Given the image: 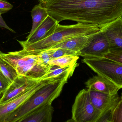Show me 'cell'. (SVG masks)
Returning a JSON list of instances; mask_svg holds the SVG:
<instances>
[{"mask_svg": "<svg viewBox=\"0 0 122 122\" xmlns=\"http://www.w3.org/2000/svg\"><path fill=\"white\" fill-rule=\"evenodd\" d=\"M41 80L18 76L0 97V104L7 102L29 90Z\"/></svg>", "mask_w": 122, "mask_h": 122, "instance_id": "9c48e42d", "label": "cell"}, {"mask_svg": "<svg viewBox=\"0 0 122 122\" xmlns=\"http://www.w3.org/2000/svg\"><path fill=\"white\" fill-rule=\"evenodd\" d=\"M0 70L7 79L9 85L18 76L15 69L8 62L0 57Z\"/></svg>", "mask_w": 122, "mask_h": 122, "instance_id": "ac0fdd59", "label": "cell"}, {"mask_svg": "<svg viewBox=\"0 0 122 122\" xmlns=\"http://www.w3.org/2000/svg\"><path fill=\"white\" fill-rule=\"evenodd\" d=\"M101 29L107 36L110 49L122 48V16Z\"/></svg>", "mask_w": 122, "mask_h": 122, "instance_id": "7c38bea8", "label": "cell"}, {"mask_svg": "<svg viewBox=\"0 0 122 122\" xmlns=\"http://www.w3.org/2000/svg\"><path fill=\"white\" fill-rule=\"evenodd\" d=\"M9 85L8 80L0 70V97Z\"/></svg>", "mask_w": 122, "mask_h": 122, "instance_id": "d4e9b609", "label": "cell"}, {"mask_svg": "<svg viewBox=\"0 0 122 122\" xmlns=\"http://www.w3.org/2000/svg\"><path fill=\"white\" fill-rule=\"evenodd\" d=\"M48 15L47 10L41 4L39 3L33 7L31 11L33 20L32 28L28 36H30L33 33Z\"/></svg>", "mask_w": 122, "mask_h": 122, "instance_id": "e0dca14e", "label": "cell"}, {"mask_svg": "<svg viewBox=\"0 0 122 122\" xmlns=\"http://www.w3.org/2000/svg\"><path fill=\"white\" fill-rule=\"evenodd\" d=\"M79 59V56L69 55L52 59L50 61L48 64L50 66H57L60 67H65L76 63Z\"/></svg>", "mask_w": 122, "mask_h": 122, "instance_id": "d6986e66", "label": "cell"}, {"mask_svg": "<svg viewBox=\"0 0 122 122\" xmlns=\"http://www.w3.org/2000/svg\"><path fill=\"white\" fill-rule=\"evenodd\" d=\"M13 6L5 0H0V13L1 14L7 13L12 9Z\"/></svg>", "mask_w": 122, "mask_h": 122, "instance_id": "484cf974", "label": "cell"}, {"mask_svg": "<svg viewBox=\"0 0 122 122\" xmlns=\"http://www.w3.org/2000/svg\"><path fill=\"white\" fill-rule=\"evenodd\" d=\"M51 0H38L39 2V3L41 4L42 5L46 4L47 3Z\"/></svg>", "mask_w": 122, "mask_h": 122, "instance_id": "83f0119b", "label": "cell"}, {"mask_svg": "<svg viewBox=\"0 0 122 122\" xmlns=\"http://www.w3.org/2000/svg\"><path fill=\"white\" fill-rule=\"evenodd\" d=\"M0 27L1 28H4L8 29L13 33H15V31L13 29L9 27L6 24L5 22L4 21L3 17L1 15V14L0 13Z\"/></svg>", "mask_w": 122, "mask_h": 122, "instance_id": "4316f807", "label": "cell"}, {"mask_svg": "<svg viewBox=\"0 0 122 122\" xmlns=\"http://www.w3.org/2000/svg\"><path fill=\"white\" fill-rule=\"evenodd\" d=\"M110 49L109 44L104 32L101 29L94 34L89 43L78 56L83 58H104Z\"/></svg>", "mask_w": 122, "mask_h": 122, "instance_id": "ba28073f", "label": "cell"}, {"mask_svg": "<svg viewBox=\"0 0 122 122\" xmlns=\"http://www.w3.org/2000/svg\"><path fill=\"white\" fill-rule=\"evenodd\" d=\"M37 54L38 55L39 58L44 65L50 67L48 64L49 62L51 60L50 50L44 51Z\"/></svg>", "mask_w": 122, "mask_h": 122, "instance_id": "cb8c5ba5", "label": "cell"}, {"mask_svg": "<svg viewBox=\"0 0 122 122\" xmlns=\"http://www.w3.org/2000/svg\"><path fill=\"white\" fill-rule=\"evenodd\" d=\"M104 58L108 59L122 65V48H110Z\"/></svg>", "mask_w": 122, "mask_h": 122, "instance_id": "ffe728a7", "label": "cell"}, {"mask_svg": "<svg viewBox=\"0 0 122 122\" xmlns=\"http://www.w3.org/2000/svg\"><path fill=\"white\" fill-rule=\"evenodd\" d=\"M0 58L10 64L18 76H23L35 79H41L50 70V67L44 65L38 54L25 53L22 50L4 53Z\"/></svg>", "mask_w": 122, "mask_h": 122, "instance_id": "277c9868", "label": "cell"}, {"mask_svg": "<svg viewBox=\"0 0 122 122\" xmlns=\"http://www.w3.org/2000/svg\"><path fill=\"white\" fill-rule=\"evenodd\" d=\"M70 78L66 76L56 79L40 88L11 113L5 122H18L38 109L51 105L53 102L60 96L64 86Z\"/></svg>", "mask_w": 122, "mask_h": 122, "instance_id": "3957f363", "label": "cell"}, {"mask_svg": "<svg viewBox=\"0 0 122 122\" xmlns=\"http://www.w3.org/2000/svg\"><path fill=\"white\" fill-rule=\"evenodd\" d=\"M114 107L103 112L95 122H112V112Z\"/></svg>", "mask_w": 122, "mask_h": 122, "instance_id": "603a6c76", "label": "cell"}, {"mask_svg": "<svg viewBox=\"0 0 122 122\" xmlns=\"http://www.w3.org/2000/svg\"><path fill=\"white\" fill-rule=\"evenodd\" d=\"M71 112V119L75 122H95L102 114L92 105L87 89L81 90L76 96Z\"/></svg>", "mask_w": 122, "mask_h": 122, "instance_id": "8992f818", "label": "cell"}, {"mask_svg": "<svg viewBox=\"0 0 122 122\" xmlns=\"http://www.w3.org/2000/svg\"><path fill=\"white\" fill-rule=\"evenodd\" d=\"M75 122L74 121V120H73L72 119H70L68 120H67L66 122Z\"/></svg>", "mask_w": 122, "mask_h": 122, "instance_id": "f1b7e54d", "label": "cell"}, {"mask_svg": "<svg viewBox=\"0 0 122 122\" xmlns=\"http://www.w3.org/2000/svg\"><path fill=\"white\" fill-rule=\"evenodd\" d=\"M95 33L70 39L57 44L50 49H67L76 51L78 55L79 52L89 43Z\"/></svg>", "mask_w": 122, "mask_h": 122, "instance_id": "5bb4252c", "label": "cell"}, {"mask_svg": "<svg viewBox=\"0 0 122 122\" xmlns=\"http://www.w3.org/2000/svg\"><path fill=\"white\" fill-rule=\"evenodd\" d=\"M78 65L77 63L65 67L51 66L49 71L41 79V80L57 79L72 76L75 70Z\"/></svg>", "mask_w": 122, "mask_h": 122, "instance_id": "2e32d148", "label": "cell"}, {"mask_svg": "<svg viewBox=\"0 0 122 122\" xmlns=\"http://www.w3.org/2000/svg\"><path fill=\"white\" fill-rule=\"evenodd\" d=\"M54 111L52 105H48L33 112L18 122H52Z\"/></svg>", "mask_w": 122, "mask_h": 122, "instance_id": "9a60e30c", "label": "cell"}, {"mask_svg": "<svg viewBox=\"0 0 122 122\" xmlns=\"http://www.w3.org/2000/svg\"><path fill=\"white\" fill-rule=\"evenodd\" d=\"M82 61L97 75L122 89V65L105 58H84Z\"/></svg>", "mask_w": 122, "mask_h": 122, "instance_id": "5b68a950", "label": "cell"}, {"mask_svg": "<svg viewBox=\"0 0 122 122\" xmlns=\"http://www.w3.org/2000/svg\"><path fill=\"white\" fill-rule=\"evenodd\" d=\"M3 54V53H2V52H1V51H0V57Z\"/></svg>", "mask_w": 122, "mask_h": 122, "instance_id": "f546056e", "label": "cell"}, {"mask_svg": "<svg viewBox=\"0 0 122 122\" xmlns=\"http://www.w3.org/2000/svg\"><path fill=\"white\" fill-rule=\"evenodd\" d=\"M42 5L59 23L69 20L102 28L122 16V0H51Z\"/></svg>", "mask_w": 122, "mask_h": 122, "instance_id": "6da1fadb", "label": "cell"}, {"mask_svg": "<svg viewBox=\"0 0 122 122\" xmlns=\"http://www.w3.org/2000/svg\"><path fill=\"white\" fill-rule=\"evenodd\" d=\"M102 28L97 25L78 23L71 25H61L57 24L53 32L43 40L31 44L18 41L25 53L36 55L49 50L54 46L70 39L90 35L98 32Z\"/></svg>", "mask_w": 122, "mask_h": 122, "instance_id": "7a4b0ae2", "label": "cell"}, {"mask_svg": "<svg viewBox=\"0 0 122 122\" xmlns=\"http://www.w3.org/2000/svg\"><path fill=\"white\" fill-rule=\"evenodd\" d=\"M58 22L49 15L33 34L27 36L26 40L23 41L26 44H31L44 39L49 36Z\"/></svg>", "mask_w": 122, "mask_h": 122, "instance_id": "4fadbf2b", "label": "cell"}, {"mask_svg": "<svg viewBox=\"0 0 122 122\" xmlns=\"http://www.w3.org/2000/svg\"><path fill=\"white\" fill-rule=\"evenodd\" d=\"M112 122H122V94L119 101L113 109Z\"/></svg>", "mask_w": 122, "mask_h": 122, "instance_id": "7402d4cb", "label": "cell"}, {"mask_svg": "<svg viewBox=\"0 0 122 122\" xmlns=\"http://www.w3.org/2000/svg\"><path fill=\"white\" fill-rule=\"evenodd\" d=\"M85 85L89 90L109 94H117L120 89L113 82L98 75L89 79L85 82Z\"/></svg>", "mask_w": 122, "mask_h": 122, "instance_id": "8fae6325", "label": "cell"}, {"mask_svg": "<svg viewBox=\"0 0 122 122\" xmlns=\"http://www.w3.org/2000/svg\"><path fill=\"white\" fill-rule=\"evenodd\" d=\"M89 91L92 105L101 114L115 107L120 99L118 93L111 95L92 90Z\"/></svg>", "mask_w": 122, "mask_h": 122, "instance_id": "30bf717a", "label": "cell"}, {"mask_svg": "<svg viewBox=\"0 0 122 122\" xmlns=\"http://www.w3.org/2000/svg\"><path fill=\"white\" fill-rule=\"evenodd\" d=\"M49 50H50L51 60L69 55L78 56V53L77 52L67 49H57Z\"/></svg>", "mask_w": 122, "mask_h": 122, "instance_id": "44dd1931", "label": "cell"}, {"mask_svg": "<svg viewBox=\"0 0 122 122\" xmlns=\"http://www.w3.org/2000/svg\"><path fill=\"white\" fill-rule=\"evenodd\" d=\"M56 79L41 80L22 94L7 102L0 104V122H5L11 113L26 102L37 90Z\"/></svg>", "mask_w": 122, "mask_h": 122, "instance_id": "52a82bcc", "label": "cell"}]
</instances>
